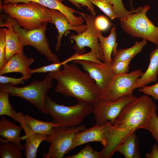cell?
Instances as JSON below:
<instances>
[{
	"instance_id": "1",
	"label": "cell",
	"mask_w": 158,
	"mask_h": 158,
	"mask_svg": "<svg viewBox=\"0 0 158 158\" xmlns=\"http://www.w3.org/2000/svg\"><path fill=\"white\" fill-rule=\"evenodd\" d=\"M157 109L153 101L145 94L126 104L104 133L107 144L100 151L101 158L111 157L129 134L138 129H144Z\"/></svg>"
},
{
	"instance_id": "39",
	"label": "cell",
	"mask_w": 158,
	"mask_h": 158,
	"mask_svg": "<svg viewBox=\"0 0 158 158\" xmlns=\"http://www.w3.org/2000/svg\"><path fill=\"white\" fill-rule=\"evenodd\" d=\"M146 158H158V148L156 144L153 145L151 152L145 155Z\"/></svg>"
},
{
	"instance_id": "41",
	"label": "cell",
	"mask_w": 158,
	"mask_h": 158,
	"mask_svg": "<svg viewBox=\"0 0 158 158\" xmlns=\"http://www.w3.org/2000/svg\"><path fill=\"white\" fill-rule=\"evenodd\" d=\"M58 0L61 2L62 1H63L64 0Z\"/></svg>"
},
{
	"instance_id": "33",
	"label": "cell",
	"mask_w": 158,
	"mask_h": 158,
	"mask_svg": "<svg viewBox=\"0 0 158 158\" xmlns=\"http://www.w3.org/2000/svg\"><path fill=\"white\" fill-rule=\"evenodd\" d=\"M6 32L5 28L0 29V69L6 63Z\"/></svg>"
},
{
	"instance_id": "18",
	"label": "cell",
	"mask_w": 158,
	"mask_h": 158,
	"mask_svg": "<svg viewBox=\"0 0 158 158\" xmlns=\"http://www.w3.org/2000/svg\"><path fill=\"white\" fill-rule=\"evenodd\" d=\"M22 129L21 126H18L8 119L6 118L4 116H1L0 120V135L5 139L0 138L1 143L6 141L10 142L21 151H23L24 145L21 144L20 141L23 138L26 139V136L20 137Z\"/></svg>"
},
{
	"instance_id": "40",
	"label": "cell",
	"mask_w": 158,
	"mask_h": 158,
	"mask_svg": "<svg viewBox=\"0 0 158 158\" xmlns=\"http://www.w3.org/2000/svg\"><path fill=\"white\" fill-rule=\"evenodd\" d=\"M132 1L133 0H130V4L131 8H133Z\"/></svg>"
},
{
	"instance_id": "15",
	"label": "cell",
	"mask_w": 158,
	"mask_h": 158,
	"mask_svg": "<svg viewBox=\"0 0 158 158\" xmlns=\"http://www.w3.org/2000/svg\"><path fill=\"white\" fill-rule=\"evenodd\" d=\"M4 4L9 3L18 4L33 1L38 3L50 9L59 11L63 14L72 25L78 26L82 25L84 21L83 18L75 16L74 13L80 15L81 12L69 7L62 4L58 0H1Z\"/></svg>"
},
{
	"instance_id": "10",
	"label": "cell",
	"mask_w": 158,
	"mask_h": 158,
	"mask_svg": "<svg viewBox=\"0 0 158 158\" xmlns=\"http://www.w3.org/2000/svg\"><path fill=\"white\" fill-rule=\"evenodd\" d=\"M86 23L85 30L80 34L75 35L72 34L68 38L74 40L75 43L73 48L76 53L79 54H84L85 47H88L96 54L98 59L103 61L102 49L99 42L98 35L101 31L96 27L95 23L96 16L81 13V14Z\"/></svg>"
},
{
	"instance_id": "34",
	"label": "cell",
	"mask_w": 158,
	"mask_h": 158,
	"mask_svg": "<svg viewBox=\"0 0 158 158\" xmlns=\"http://www.w3.org/2000/svg\"><path fill=\"white\" fill-rule=\"evenodd\" d=\"M132 59L120 61L112 64V68L115 75L128 73L129 64Z\"/></svg>"
},
{
	"instance_id": "28",
	"label": "cell",
	"mask_w": 158,
	"mask_h": 158,
	"mask_svg": "<svg viewBox=\"0 0 158 158\" xmlns=\"http://www.w3.org/2000/svg\"><path fill=\"white\" fill-rule=\"evenodd\" d=\"M90 0L92 4L97 6L111 20L117 18L109 0Z\"/></svg>"
},
{
	"instance_id": "9",
	"label": "cell",
	"mask_w": 158,
	"mask_h": 158,
	"mask_svg": "<svg viewBox=\"0 0 158 158\" xmlns=\"http://www.w3.org/2000/svg\"><path fill=\"white\" fill-rule=\"evenodd\" d=\"M144 73L137 69L126 74L115 75L109 85L101 91L99 99L113 102L133 95L136 81Z\"/></svg>"
},
{
	"instance_id": "13",
	"label": "cell",
	"mask_w": 158,
	"mask_h": 158,
	"mask_svg": "<svg viewBox=\"0 0 158 158\" xmlns=\"http://www.w3.org/2000/svg\"><path fill=\"white\" fill-rule=\"evenodd\" d=\"M12 113L14 121L19 122L22 126L26 136V140L24 145L25 155L26 158H36L38 148L40 144L46 140L47 135L34 133L25 122L24 114L20 112H16L13 108Z\"/></svg>"
},
{
	"instance_id": "30",
	"label": "cell",
	"mask_w": 158,
	"mask_h": 158,
	"mask_svg": "<svg viewBox=\"0 0 158 158\" xmlns=\"http://www.w3.org/2000/svg\"><path fill=\"white\" fill-rule=\"evenodd\" d=\"M68 59L70 61L75 60H81L90 61L99 64H102L103 63L98 59L96 53L94 51L91 50L88 53L82 54H79L75 53Z\"/></svg>"
},
{
	"instance_id": "35",
	"label": "cell",
	"mask_w": 158,
	"mask_h": 158,
	"mask_svg": "<svg viewBox=\"0 0 158 158\" xmlns=\"http://www.w3.org/2000/svg\"><path fill=\"white\" fill-rule=\"evenodd\" d=\"M95 23L96 28L101 32L106 30L112 25L108 19L103 15L96 17Z\"/></svg>"
},
{
	"instance_id": "20",
	"label": "cell",
	"mask_w": 158,
	"mask_h": 158,
	"mask_svg": "<svg viewBox=\"0 0 158 158\" xmlns=\"http://www.w3.org/2000/svg\"><path fill=\"white\" fill-rule=\"evenodd\" d=\"M4 26L7 28H5L6 32V63L13 55L23 51V47L10 23L6 20L4 23L0 25V27Z\"/></svg>"
},
{
	"instance_id": "7",
	"label": "cell",
	"mask_w": 158,
	"mask_h": 158,
	"mask_svg": "<svg viewBox=\"0 0 158 158\" xmlns=\"http://www.w3.org/2000/svg\"><path fill=\"white\" fill-rule=\"evenodd\" d=\"M6 20L11 24L23 47L28 45L32 46L52 63L60 62L57 56L52 52L45 35L47 23L38 28L26 30L20 27L14 19L10 17Z\"/></svg>"
},
{
	"instance_id": "21",
	"label": "cell",
	"mask_w": 158,
	"mask_h": 158,
	"mask_svg": "<svg viewBox=\"0 0 158 158\" xmlns=\"http://www.w3.org/2000/svg\"><path fill=\"white\" fill-rule=\"evenodd\" d=\"M139 143L135 132L127 136L117 148L116 152H119L126 158H140Z\"/></svg>"
},
{
	"instance_id": "37",
	"label": "cell",
	"mask_w": 158,
	"mask_h": 158,
	"mask_svg": "<svg viewBox=\"0 0 158 158\" xmlns=\"http://www.w3.org/2000/svg\"><path fill=\"white\" fill-rule=\"evenodd\" d=\"M138 91L145 95L151 96L156 100H158V82L151 86H145L139 89Z\"/></svg>"
},
{
	"instance_id": "8",
	"label": "cell",
	"mask_w": 158,
	"mask_h": 158,
	"mask_svg": "<svg viewBox=\"0 0 158 158\" xmlns=\"http://www.w3.org/2000/svg\"><path fill=\"white\" fill-rule=\"evenodd\" d=\"M86 129L84 124L77 126L65 127L57 126L53 128L51 134L47 136L45 142L50 145L48 153H44V158H62L68 152L75 135Z\"/></svg>"
},
{
	"instance_id": "38",
	"label": "cell",
	"mask_w": 158,
	"mask_h": 158,
	"mask_svg": "<svg viewBox=\"0 0 158 158\" xmlns=\"http://www.w3.org/2000/svg\"><path fill=\"white\" fill-rule=\"evenodd\" d=\"M24 77L22 76L18 78L0 75V83L2 84L11 83L13 85L24 83Z\"/></svg>"
},
{
	"instance_id": "24",
	"label": "cell",
	"mask_w": 158,
	"mask_h": 158,
	"mask_svg": "<svg viewBox=\"0 0 158 158\" xmlns=\"http://www.w3.org/2000/svg\"><path fill=\"white\" fill-rule=\"evenodd\" d=\"M23 118L25 122L35 133L49 135L53 127L62 126L58 123L53 122L41 121L35 119L28 114L24 115Z\"/></svg>"
},
{
	"instance_id": "6",
	"label": "cell",
	"mask_w": 158,
	"mask_h": 158,
	"mask_svg": "<svg viewBox=\"0 0 158 158\" xmlns=\"http://www.w3.org/2000/svg\"><path fill=\"white\" fill-rule=\"evenodd\" d=\"M150 6H141L137 12L131 13L120 20L121 28L133 37L141 38L158 46V27L154 25L146 16Z\"/></svg>"
},
{
	"instance_id": "5",
	"label": "cell",
	"mask_w": 158,
	"mask_h": 158,
	"mask_svg": "<svg viewBox=\"0 0 158 158\" xmlns=\"http://www.w3.org/2000/svg\"><path fill=\"white\" fill-rule=\"evenodd\" d=\"M52 79L48 73L42 81H34L23 87H16L11 83H0V91L6 92L9 95L23 98L35 105L43 114H47L45 98L47 92L53 87Z\"/></svg>"
},
{
	"instance_id": "27",
	"label": "cell",
	"mask_w": 158,
	"mask_h": 158,
	"mask_svg": "<svg viewBox=\"0 0 158 158\" xmlns=\"http://www.w3.org/2000/svg\"><path fill=\"white\" fill-rule=\"evenodd\" d=\"M112 5L113 10L117 17L120 20L124 19L129 14L135 13L140 9V6L135 10L128 11L125 7L122 0H109Z\"/></svg>"
},
{
	"instance_id": "17",
	"label": "cell",
	"mask_w": 158,
	"mask_h": 158,
	"mask_svg": "<svg viewBox=\"0 0 158 158\" xmlns=\"http://www.w3.org/2000/svg\"><path fill=\"white\" fill-rule=\"evenodd\" d=\"M51 18V23L54 24L57 29L59 35L57 37V42L55 45L56 51H58L61 46V40L63 34L69 30H72L79 34L84 31L87 27L86 25L76 26L72 25L66 17L58 10L50 9Z\"/></svg>"
},
{
	"instance_id": "25",
	"label": "cell",
	"mask_w": 158,
	"mask_h": 158,
	"mask_svg": "<svg viewBox=\"0 0 158 158\" xmlns=\"http://www.w3.org/2000/svg\"><path fill=\"white\" fill-rule=\"evenodd\" d=\"M21 151L10 142L6 141L0 143V158H22Z\"/></svg>"
},
{
	"instance_id": "32",
	"label": "cell",
	"mask_w": 158,
	"mask_h": 158,
	"mask_svg": "<svg viewBox=\"0 0 158 158\" xmlns=\"http://www.w3.org/2000/svg\"><path fill=\"white\" fill-rule=\"evenodd\" d=\"M150 131L156 142L158 148V116L156 112L151 118L145 129Z\"/></svg>"
},
{
	"instance_id": "11",
	"label": "cell",
	"mask_w": 158,
	"mask_h": 158,
	"mask_svg": "<svg viewBox=\"0 0 158 158\" xmlns=\"http://www.w3.org/2000/svg\"><path fill=\"white\" fill-rule=\"evenodd\" d=\"M134 95L125 97L113 102L99 99L94 103L93 113L97 124L112 125L123 108L137 98Z\"/></svg>"
},
{
	"instance_id": "36",
	"label": "cell",
	"mask_w": 158,
	"mask_h": 158,
	"mask_svg": "<svg viewBox=\"0 0 158 158\" xmlns=\"http://www.w3.org/2000/svg\"><path fill=\"white\" fill-rule=\"evenodd\" d=\"M77 8L81 9V6H86L92 15L95 16L96 12L92 3L90 0H67Z\"/></svg>"
},
{
	"instance_id": "2",
	"label": "cell",
	"mask_w": 158,
	"mask_h": 158,
	"mask_svg": "<svg viewBox=\"0 0 158 158\" xmlns=\"http://www.w3.org/2000/svg\"><path fill=\"white\" fill-rule=\"evenodd\" d=\"M63 70L48 73L57 81L55 92L77 101L95 103L99 99L101 90L87 72H84L75 64L66 63Z\"/></svg>"
},
{
	"instance_id": "16",
	"label": "cell",
	"mask_w": 158,
	"mask_h": 158,
	"mask_svg": "<svg viewBox=\"0 0 158 158\" xmlns=\"http://www.w3.org/2000/svg\"><path fill=\"white\" fill-rule=\"evenodd\" d=\"M34 61L33 59L27 57L23 51L19 52L13 55L0 69V75L10 73H20L22 74L24 80H27L32 75L29 72V66Z\"/></svg>"
},
{
	"instance_id": "12",
	"label": "cell",
	"mask_w": 158,
	"mask_h": 158,
	"mask_svg": "<svg viewBox=\"0 0 158 158\" xmlns=\"http://www.w3.org/2000/svg\"><path fill=\"white\" fill-rule=\"evenodd\" d=\"M73 62L80 65L83 69L89 73L101 91L109 85L115 75L111 63L104 62L99 64L81 60H75Z\"/></svg>"
},
{
	"instance_id": "3",
	"label": "cell",
	"mask_w": 158,
	"mask_h": 158,
	"mask_svg": "<svg viewBox=\"0 0 158 158\" xmlns=\"http://www.w3.org/2000/svg\"><path fill=\"white\" fill-rule=\"evenodd\" d=\"M0 8L25 30L36 29L51 22L50 9L35 2L9 3L1 5Z\"/></svg>"
},
{
	"instance_id": "29",
	"label": "cell",
	"mask_w": 158,
	"mask_h": 158,
	"mask_svg": "<svg viewBox=\"0 0 158 158\" xmlns=\"http://www.w3.org/2000/svg\"><path fill=\"white\" fill-rule=\"evenodd\" d=\"M65 158H101L100 152H98L87 145L78 153Z\"/></svg>"
},
{
	"instance_id": "19",
	"label": "cell",
	"mask_w": 158,
	"mask_h": 158,
	"mask_svg": "<svg viewBox=\"0 0 158 158\" xmlns=\"http://www.w3.org/2000/svg\"><path fill=\"white\" fill-rule=\"evenodd\" d=\"M148 67L142 75L137 80L134 88H141L149 83L156 82L158 75V46L153 50L149 55Z\"/></svg>"
},
{
	"instance_id": "26",
	"label": "cell",
	"mask_w": 158,
	"mask_h": 158,
	"mask_svg": "<svg viewBox=\"0 0 158 158\" xmlns=\"http://www.w3.org/2000/svg\"><path fill=\"white\" fill-rule=\"evenodd\" d=\"M9 93L6 92L0 91V115H6L15 120L12 113L13 108L9 100Z\"/></svg>"
},
{
	"instance_id": "23",
	"label": "cell",
	"mask_w": 158,
	"mask_h": 158,
	"mask_svg": "<svg viewBox=\"0 0 158 158\" xmlns=\"http://www.w3.org/2000/svg\"><path fill=\"white\" fill-rule=\"evenodd\" d=\"M147 43V40L143 39L141 41L136 42L135 44L130 47L114 50L112 52L113 57L112 58V64H114L120 61L133 58L142 51Z\"/></svg>"
},
{
	"instance_id": "4",
	"label": "cell",
	"mask_w": 158,
	"mask_h": 158,
	"mask_svg": "<svg viewBox=\"0 0 158 158\" xmlns=\"http://www.w3.org/2000/svg\"><path fill=\"white\" fill-rule=\"evenodd\" d=\"M77 101L75 105L67 106L57 103L47 94L45 98L46 107L52 122L66 127L79 125L86 116L93 112L94 103Z\"/></svg>"
},
{
	"instance_id": "14",
	"label": "cell",
	"mask_w": 158,
	"mask_h": 158,
	"mask_svg": "<svg viewBox=\"0 0 158 158\" xmlns=\"http://www.w3.org/2000/svg\"><path fill=\"white\" fill-rule=\"evenodd\" d=\"M111 125L109 123L104 125H100L96 123L91 128L78 132L73 138L68 152L78 146L91 142H100L104 147H105L107 141L104 133Z\"/></svg>"
},
{
	"instance_id": "31",
	"label": "cell",
	"mask_w": 158,
	"mask_h": 158,
	"mask_svg": "<svg viewBox=\"0 0 158 158\" xmlns=\"http://www.w3.org/2000/svg\"><path fill=\"white\" fill-rule=\"evenodd\" d=\"M68 63L66 59L61 62L52 63L50 65L43 66L36 68H30L29 72L30 74L32 75L35 73H46L47 72L56 71L60 70L64 64Z\"/></svg>"
},
{
	"instance_id": "22",
	"label": "cell",
	"mask_w": 158,
	"mask_h": 158,
	"mask_svg": "<svg viewBox=\"0 0 158 158\" xmlns=\"http://www.w3.org/2000/svg\"><path fill=\"white\" fill-rule=\"evenodd\" d=\"M115 29V27L113 28L109 36L106 37L102 35V32L98 34V39L102 49L104 62L111 63L112 53L114 50L117 49V43L116 42Z\"/></svg>"
}]
</instances>
